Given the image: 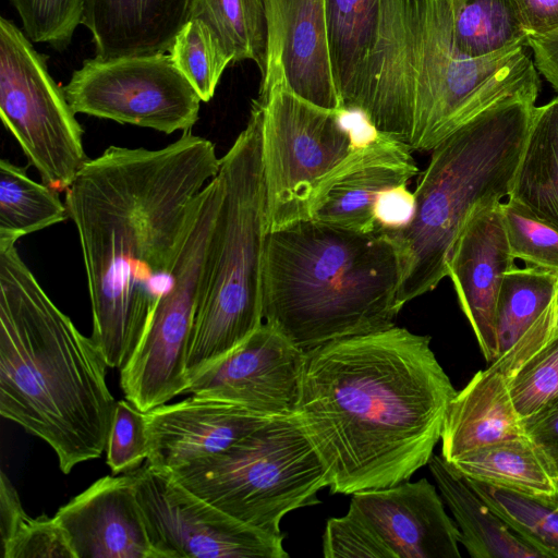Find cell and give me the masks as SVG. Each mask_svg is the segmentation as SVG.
<instances>
[{"mask_svg": "<svg viewBox=\"0 0 558 558\" xmlns=\"http://www.w3.org/2000/svg\"><path fill=\"white\" fill-rule=\"evenodd\" d=\"M498 355L529 332L558 325V272L526 266L504 278L496 306Z\"/></svg>", "mask_w": 558, "mask_h": 558, "instance_id": "obj_27", "label": "cell"}, {"mask_svg": "<svg viewBox=\"0 0 558 558\" xmlns=\"http://www.w3.org/2000/svg\"><path fill=\"white\" fill-rule=\"evenodd\" d=\"M414 209V193L407 184L383 191L374 207L376 225L386 231L401 230L410 223Z\"/></svg>", "mask_w": 558, "mask_h": 558, "instance_id": "obj_39", "label": "cell"}, {"mask_svg": "<svg viewBox=\"0 0 558 558\" xmlns=\"http://www.w3.org/2000/svg\"><path fill=\"white\" fill-rule=\"evenodd\" d=\"M69 211L56 189L31 179L20 166L0 161V245L65 221Z\"/></svg>", "mask_w": 558, "mask_h": 558, "instance_id": "obj_28", "label": "cell"}, {"mask_svg": "<svg viewBox=\"0 0 558 558\" xmlns=\"http://www.w3.org/2000/svg\"><path fill=\"white\" fill-rule=\"evenodd\" d=\"M526 46L482 57L454 45L449 0H380L373 45L352 110L378 132L432 150L504 99H537Z\"/></svg>", "mask_w": 558, "mask_h": 558, "instance_id": "obj_3", "label": "cell"}, {"mask_svg": "<svg viewBox=\"0 0 558 558\" xmlns=\"http://www.w3.org/2000/svg\"><path fill=\"white\" fill-rule=\"evenodd\" d=\"M146 418V462L172 471L226 450L272 417L231 401L192 395L147 411Z\"/></svg>", "mask_w": 558, "mask_h": 558, "instance_id": "obj_21", "label": "cell"}, {"mask_svg": "<svg viewBox=\"0 0 558 558\" xmlns=\"http://www.w3.org/2000/svg\"><path fill=\"white\" fill-rule=\"evenodd\" d=\"M267 63L259 95L280 84L318 107L342 111L328 48L325 0H265Z\"/></svg>", "mask_w": 558, "mask_h": 558, "instance_id": "obj_15", "label": "cell"}, {"mask_svg": "<svg viewBox=\"0 0 558 558\" xmlns=\"http://www.w3.org/2000/svg\"><path fill=\"white\" fill-rule=\"evenodd\" d=\"M323 554L326 558H392L387 547L351 510L343 517L328 519L323 535Z\"/></svg>", "mask_w": 558, "mask_h": 558, "instance_id": "obj_38", "label": "cell"}, {"mask_svg": "<svg viewBox=\"0 0 558 558\" xmlns=\"http://www.w3.org/2000/svg\"><path fill=\"white\" fill-rule=\"evenodd\" d=\"M557 329L542 327L522 337L478 371L451 399L441 433V456L448 462L484 446L525 436L509 392L515 369Z\"/></svg>", "mask_w": 558, "mask_h": 558, "instance_id": "obj_16", "label": "cell"}, {"mask_svg": "<svg viewBox=\"0 0 558 558\" xmlns=\"http://www.w3.org/2000/svg\"><path fill=\"white\" fill-rule=\"evenodd\" d=\"M0 533L3 558H74L54 517H29L3 471L0 477Z\"/></svg>", "mask_w": 558, "mask_h": 558, "instance_id": "obj_31", "label": "cell"}, {"mask_svg": "<svg viewBox=\"0 0 558 558\" xmlns=\"http://www.w3.org/2000/svg\"><path fill=\"white\" fill-rule=\"evenodd\" d=\"M457 49L482 57L515 46L527 47L515 0H449Z\"/></svg>", "mask_w": 558, "mask_h": 558, "instance_id": "obj_29", "label": "cell"}, {"mask_svg": "<svg viewBox=\"0 0 558 558\" xmlns=\"http://www.w3.org/2000/svg\"><path fill=\"white\" fill-rule=\"evenodd\" d=\"M380 0H325L335 86L344 110H352L377 27Z\"/></svg>", "mask_w": 558, "mask_h": 558, "instance_id": "obj_25", "label": "cell"}, {"mask_svg": "<svg viewBox=\"0 0 558 558\" xmlns=\"http://www.w3.org/2000/svg\"><path fill=\"white\" fill-rule=\"evenodd\" d=\"M194 0H85L82 24L96 57L114 59L169 51L191 19Z\"/></svg>", "mask_w": 558, "mask_h": 558, "instance_id": "obj_22", "label": "cell"}, {"mask_svg": "<svg viewBox=\"0 0 558 558\" xmlns=\"http://www.w3.org/2000/svg\"><path fill=\"white\" fill-rule=\"evenodd\" d=\"M355 513L392 558H460V530L426 478L352 494Z\"/></svg>", "mask_w": 558, "mask_h": 558, "instance_id": "obj_17", "label": "cell"}, {"mask_svg": "<svg viewBox=\"0 0 558 558\" xmlns=\"http://www.w3.org/2000/svg\"><path fill=\"white\" fill-rule=\"evenodd\" d=\"M62 88L75 113L166 134L191 131L202 101L166 52L87 59Z\"/></svg>", "mask_w": 558, "mask_h": 558, "instance_id": "obj_12", "label": "cell"}, {"mask_svg": "<svg viewBox=\"0 0 558 558\" xmlns=\"http://www.w3.org/2000/svg\"><path fill=\"white\" fill-rule=\"evenodd\" d=\"M219 167L214 144L191 130L159 149L111 145L68 186L90 337L109 367L121 369L135 350L171 282L193 202Z\"/></svg>", "mask_w": 558, "mask_h": 558, "instance_id": "obj_1", "label": "cell"}, {"mask_svg": "<svg viewBox=\"0 0 558 558\" xmlns=\"http://www.w3.org/2000/svg\"><path fill=\"white\" fill-rule=\"evenodd\" d=\"M54 519L74 558H156L132 473L99 478Z\"/></svg>", "mask_w": 558, "mask_h": 558, "instance_id": "obj_20", "label": "cell"}, {"mask_svg": "<svg viewBox=\"0 0 558 558\" xmlns=\"http://www.w3.org/2000/svg\"><path fill=\"white\" fill-rule=\"evenodd\" d=\"M149 436L146 412L131 401H117L106 444V461L113 474L130 473L147 460Z\"/></svg>", "mask_w": 558, "mask_h": 558, "instance_id": "obj_37", "label": "cell"}, {"mask_svg": "<svg viewBox=\"0 0 558 558\" xmlns=\"http://www.w3.org/2000/svg\"><path fill=\"white\" fill-rule=\"evenodd\" d=\"M500 210L513 257L558 272V228L510 198L500 203Z\"/></svg>", "mask_w": 558, "mask_h": 558, "instance_id": "obj_35", "label": "cell"}, {"mask_svg": "<svg viewBox=\"0 0 558 558\" xmlns=\"http://www.w3.org/2000/svg\"><path fill=\"white\" fill-rule=\"evenodd\" d=\"M404 142L376 131L357 144L317 192L312 219L371 232L378 229L374 207L383 191L407 184L418 168Z\"/></svg>", "mask_w": 558, "mask_h": 558, "instance_id": "obj_19", "label": "cell"}, {"mask_svg": "<svg viewBox=\"0 0 558 558\" xmlns=\"http://www.w3.org/2000/svg\"><path fill=\"white\" fill-rule=\"evenodd\" d=\"M508 198L558 228V96L532 110Z\"/></svg>", "mask_w": 558, "mask_h": 558, "instance_id": "obj_24", "label": "cell"}, {"mask_svg": "<svg viewBox=\"0 0 558 558\" xmlns=\"http://www.w3.org/2000/svg\"><path fill=\"white\" fill-rule=\"evenodd\" d=\"M189 490L272 535L290 511L319 504L325 466L294 414L276 416L226 450L170 471Z\"/></svg>", "mask_w": 558, "mask_h": 558, "instance_id": "obj_8", "label": "cell"}, {"mask_svg": "<svg viewBox=\"0 0 558 558\" xmlns=\"http://www.w3.org/2000/svg\"><path fill=\"white\" fill-rule=\"evenodd\" d=\"M191 19L203 21L232 62L254 61L263 76L267 63L265 0H194Z\"/></svg>", "mask_w": 558, "mask_h": 558, "instance_id": "obj_30", "label": "cell"}, {"mask_svg": "<svg viewBox=\"0 0 558 558\" xmlns=\"http://www.w3.org/2000/svg\"><path fill=\"white\" fill-rule=\"evenodd\" d=\"M522 426L547 460L558 482V404L523 418Z\"/></svg>", "mask_w": 558, "mask_h": 558, "instance_id": "obj_40", "label": "cell"}, {"mask_svg": "<svg viewBox=\"0 0 558 558\" xmlns=\"http://www.w3.org/2000/svg\"><path fill=\"white\" fill-rule=\"evenodd\" d=\"M107 367L16 244L0 245V413L44 440L64 474L106 450L117 404Z\"/></svg>", "mask_w": 558, "mask_h": 558, "instance_id": "obj_4", "label": "cell"}, {"mask_svg": "<svg viewBox=\"0 0 558 558\" xmlns=\"http://www.w3.org/2000/svg\"><path fill=\"white\" fill-rule=\"evenodd\" d=\"M156 558H287L284 535L247 525L145 462L132 472Z\"/></svg>", "mask_w": 558, "mask_h": 558, "instance_id": "obj_13", "label": "cell"}, {"mask_svg": "<svg viewBox=\"0 0 558 558\" xmlns=\"http://www.w3.org/2000/svg\"><path fill=\"white\" fill-rule=\"evenodd\" d=\"M509 392L521 420L558 404V329L515 369Z\"/></svg>", "mask_w": 558, "mask_h": 558, "instance_id": "obj_34", "label": "cell"}, {"mask_svg": "<svg viewBox=\"0 0 558 558\" xmlns=\"http://www.w3.org/2000/svg\"><path fill=\"white\" fill-rule=\"evenodd\" d=\"M305 352L263 323L189 386L192 395L242 404L271 417L295 412Z\"/></svg>", "mask_w": 558, "mask_h": 558, "instance_id": "obj_14", "label": "cell"}, {"mask_svg": "<svg viewBox=\"0 0 558 558\" xmlns=\"http://www.w3.org/2000/svg\"><path fill=\"white\" fill-rule=\"evenodd\" d=\"M500 203L474 210L447 260V277L488 363L498 356L495 320L500 287L505 276L515 267Z\"/></svg>", "mask_w": 558, "mask_h": 558, "instance_id": "obj_18", "label": "cell"}, {"mask_svg": "<svg viewBox=\"0 0 558 558\" xmlns=\"http://www.w3.org/2000/svg\"><path fill=\"white\" fill-rule=\"evenodd\" d=\"M468 478L519 493L558 497V482L525 435L484 446L450 462Z\"/></svg>", "mask_w": 558, "mask_h": 558, "instance_id": "obj_26", "label": "cell"}, {"mask_svg": "<svg viewBox=\"0 0 558 558\" xmlns=\"http://www.w3.org/2000/svg\"><path fill=\"white\" fill-rule=\"evenodd\" d=\"M0 114L44 183L66 190L88 160L83 129L45 58L0 19Z\"/></svg>", "mask_w": 558, "mask_h": 558, "instance_id": "obj_11", "label": "cell"}, {"mask_svg": "<svg viewBox=\"0 0 558 558\" xmlns=\"http://www.w3.org/2000/svg\"><path fill=\"white\" fill-rule=\"evenodd\" d=\"M529 35H542L558 28V0H515Z\"/></svg>", "mask_w": 558, "mask_h": 558, "instance_id": "obj_41", "label": "cell"}, {"mask_svg": "<svg viewBox=\"0 0 558 558\" xmlns=\"http://www.w3.org/2000/svg\"><path fill=\"white\" fill-rule=\"evenodd\" d=\"M535 101L529 97L498 101L432 149L414 192L410 223L388 231L401 268L400 308L447 277L451 247L474 210L508 197Z\"/></svg>", "mask_w": 558, "mask_h": 558, "instance_id": "obj_6", "label": "cell"}, {"mask_svg": "<svg viewBox=\"0 0 558 558\" xmlns=\"http://www.w3.org/2000/svg\"><path fill=\"white\" fill-rule=\"evenodd\" d=\"M257 100L263 107L262 159L267 229L312 219L326 179L360 143L373 136L345 123V110L318 107L280 84Z\"/></svg>", "mask_w": 558, "mask_h": 558, "instance_id": "obj_9", "label": "cell"}, {"mask_svg": "<svg viewBox=\"0 0 558 558\" xmlns=\"http://www.w3.org/2000/svg\"><path fill=\"white\" fill-rule=\"evenodd\" d=\"M220 196L215 177L193 202L171 282L120 369L125 398L143 412L187 392L186 360Z\"/></svg>", "mask_w": 558, "mask_h": 558, "instance_id": "obj_10", "label": "cell"}, {"mask_svg": "<svg viewBox=\"0 0 558 558\" xmlns=\"http://www.w3.org/2000/svg\"><path fill=\"white\" fill-rule=\"evenodd\" d=\"M468 480L489 508L541 557L558 558V497L530 495Z\"/></svg>", "mask_w": 558, "mask_h": 558, "instance_id": "obj_32", "label": "cell"}, {"mask_svg": "<svg viewBox=\"0 0 558 558\" xmlns=\"http://www.w3.org/2000/svg\"><path fill=\"white\" fill-rule=\"evenodd\" d=\"M25 35L33 43H45L63 50L82 24L85 0H11Z\"/></svg>", "mask_w": 558, "mask_h": 558, "instance_id": "obj_36", "label": "cell"}, {"mask_svg": "<svg viewBox=\"0 0 558 558\" xmlns=\"http://www.w3.org/2000/svg\"><path fill=\"white\" fill-rule=\"evenodd\" d=\"M527 47L533 51L537 72L558 92V28L542 35H529Z\"/></svg>", "mask_w": 558, "mask_h": 558, "instance_id": "obj_42", "label": "cell"}, {"mask_svg": "<svg viewBox=\"0 0 558 558\" xmlns=\"http://www.w3.org/2000/svg\"><path fill=\"white\" fill-rule=\"evenodd\" d=\"M456 392L430 337L395 325L306 351L294 415L330 493L352 495L428 464Z\"/></svg>", "mask_w": 558, "mask_h": 558, "instance_id": "obj_2", "label": "cell"}, {"mask_svg": "<svg viewBox=\"0 0 558 558\" xmlns=\"http://www.w3.org/2000/svg\"><path fill=\"white\" fill-rule=\"evenodd\" d=\"M427 465L460 530V543L471 557H541L489 508L468 477L441 454H433Z\"/></svg>", "mask_w": 558, "mask_h": 558, "instance_id": "obj_23", "label": "cell"}, {"mask_svg": "<svg viewBox=\"0 0 558 558\" xmlns=\"http://www.w3.org/2000/svg\"><path fill=\"white\" fill-rule=\"evenodd\" d=\"M401 268L383 229L303 220L268 232L263 315L304 352L395 326Z\"/></svg>", "mask_w": 558, "mask_h": 558, "instance_id": "obj_5", "label": "cell"}, {"mask_svg": "<svg viewBox=\"0 0 558 558\" xmlns=\"http://www.w3.org/2000/svg\"><path fill=\"white\" fill-rule=\"evenodd\" d=\"M262 123L263 107L255 99L245 129L220 158V203L186 360L190 383L263 324L268 229Z\"/></svg>", "mask_w": 558, "mask_h": 558, "instance_id": "obj_7", "label": "cell"}, {"mask_svg": "<svg viewBox=\"0 0 558 558\" xmlns=\"http://www.w3.org/2000/svg\"><path fill=\"white\" fill-rule=\"evenodd\" d=\"M168 52L202 101L213 98L223 70L232 62L210 28L198 19L189 20Z\"/></svg>", "mask_w": 558, "mask_h": 558, "instance_id": "obj_33", "label": "cell"}]
</instances>
